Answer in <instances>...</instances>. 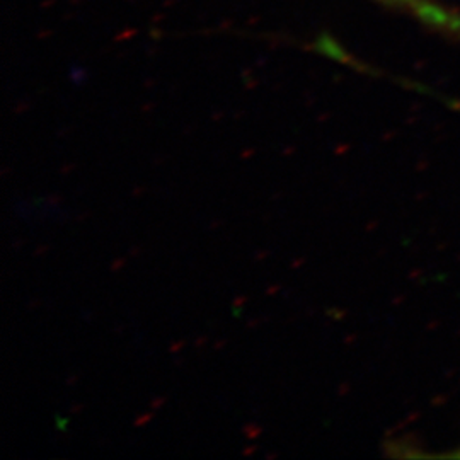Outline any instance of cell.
<instances>
[{
	"mask_svg": "<svg viewBox=\"0 0 460 460\" xmlns=\"http://www.w3.org/2000/svg\"><path fill=\"white\" fill-rule=\"evenodd\" d=\"M385 2L408 11L410 14L421 19L429 26L445 30L448 33L460 34V17L450 13L447 7L440 5L435 0H385Z\"/></svg>",
	"mask_w": 460,
	"mask_h": 460,
	"instance_id": "obj_1",
	"label": "cell"
},
{
	"mask_svg": "<svg viewBox=\"0 0 460 460\" xmlns=\"http://www.w3.org/2000/svg\"><path fill=\"white\" fill-rule=\"evenodd\" d=\"M450 457H457V459H460V450L454 452V454H450Z\"/></svg>",
	"mask_w": 460,
	"mask_h": 460,
	"instance_id": "obj_2",
	"label": "cell"
}]
</instances>
